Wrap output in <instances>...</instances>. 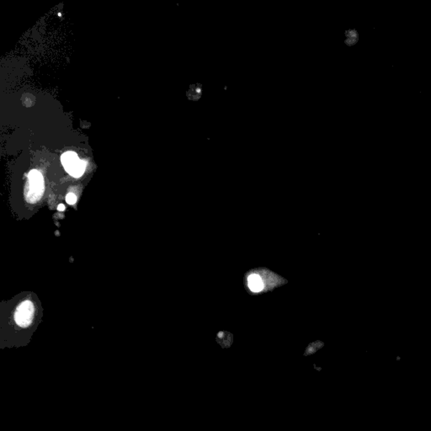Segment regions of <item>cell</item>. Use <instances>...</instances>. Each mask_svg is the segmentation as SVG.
<instances>
[{"label":"cell","mask_w":431,"mask_h":431,"mask_svg":"<svg viewBox=\"0 0 431 431\" xmlns=\"http://www.w3.org/2000/svg\"><path fill=\"white\" fill-rule=\"evenodd\" d=\"M61 162L67 172L76 178L82 175L86 171V162L80 160L74 152L63 153L61 157Z\"/></svg>","instance_id":"cell-2"},{"label":"cell","mask_w":431,"mask_h":431,"mask_svg":"<svg viewBox=\"0 0 431 431\" xmlns=\"http://www.w3.org/2000/svg\"><path fill=\"white\" fill-rule=\"evenodd\" d=\"M249 287H250V290L255 291V292L260 291L263 288V282H262L260 276L257 274L251 275L249 277Z\"/></svg>","instance_id":"cell-4"},{"label":"cell","mask_w":431,"mask_h":431,"mask_svg":"<svg viewBox=\"0 0 431 431\" xmlns=\"http://www.w3.org/2000/svg\"><path fill=\"white\" fill-rule=\"evenodd\" d=\"M29 184L26 191V198L29 203H35L41 199L44 192V179L38 171H31L28 175Z\"/></svg>","instance_id":"cell-1"},{"label":"cell","mask_w":431,"mask_h":431,"mask_svg":"<svg viewBox=\"0 0 431 431\" xmlns=\"http://www.w3.org/2000/svg\"><path fill=\"white\" fill-rule=\"evenodd\" d=\"M66 201H67V202H68V204L74 205V203L76 202V196L73 193L68 194V196L66 197Z\"/></svg>","instance_id":"cell-5"},{"label":"cell","mask_w":431,"mask_h":431,"mask_svg":"<svg viewBox=\"0 0 431 431\" xmlns=\"http://www.w3.org/2000/svg\"><path fill=\"white\" fill-rule=\"evenodd\" d=\"M35 307L30 301H25L18 307L15 314V320L20 327L27 328L32 323Z\"/></svg>","instance_id":"cell-3"},{"label":"cell","mask_w":431,"mask_h":431,"mask_svg":"<svg viewBox=\"0 0 431 431\" xmlns=\"http://www.w3.org/2000/svg\"><path fill=\"white\" fill-rule=\"evenodd\" d=\"M57 210H58V211H64V210H65L64 205H62V204H61V205H59L58 207H57Z\"/></svg>","instance_id":"cell-6"}]
</instances>
